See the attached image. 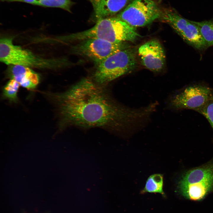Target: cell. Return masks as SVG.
<instances>
[{
    "instance_id": "1",
    "label": "cell",
    "mask_w": 213,
    "mask_h": 213,
    "mask_svg": "<svg viewBox=\"0 0 213 213\" xmlns=\"http://www.w3.org/2000/svg\"><path fill=\"white\" fill-rule=\"evenodd\" d=\"M53 97L59 106L62 128L97 127L116 133H131L143 128L149 115L146 106L133 108L121 104L104 86L88 78Z\"/></svg>"
},
{
    "instance_id": "2",
    "label": "cell",
    "mask_w": 213,
    "mask_h": 213,
    "mask_svg": "<svg viewBox=\"0 0 213 213\" xmlns=\"http://www.w3.org/2000/svg\"><path fill=\"white\" fill-rule=\"evenodd\" d=\"M139 36L135 28L116 17L99 20L93 27L88 29L60 36L57 40L66 42L96 38L113 43H119L133 42Z\"/></svg>"
},
{
    "instance_id": "3",
    "label": "cell",
    "mask_w": 213,
    "mask_h": 213,
    "mask_svg": "<svg viewBox=\"0 0 213 213\" xmlns=\"http://www.w3.org/2000/svg\"><path fill=\"white\" fill-rule=\"evenodd\" d=\"M0 60L7 65H19L40 69H55L68 63L64 59H46L13 44L12 38H3L0 41Z\"/></svg>"
},
{
    "instance_id": "4",
    "label": "cell",
    "mask_w": 213,
    "mask_h": 213,
    "mask_svg": "<svg viewBox=\"0 0 213 213\" xmlns=\"http://www.w3.org/2000/svg\"><path fill=\"white\" fill-rule=\"evenodd\" d=\"M136 54L135 48L130 46L110 56L98 65L93 75L94 82L104 86L131 73L137 65Z\"/></svg>"
},
{
    "instance_id": "5",
    "label": "cell",
    "mask_w": 213,
    "mask_h": 213,
    "mask_svg": "<svg viewBox=\"0 0 213 213\" xmlns=\"http://www.w3.org/2000/svg\"><path fill=\"white\" fill-rule=\"evenodd\" d=\"M178 187L183 196L194 201L201 200L213 192V162L185 172L178 181Z\"/></svg>"
},
{
    "instance_id": "6",
    "label": "cell",
    "mask_w": 213,
    "mask_h": 213,
    "mask_svg": "<svg viewBox=\"0 0 213 213\" xmlns=\"http://www.w3.org/2000/svg\"><path fill=\"white\" fill-rule=\"evenodd\" d=\"M162 13L152 0H133L117 17L136 28L150 24L160 17Z\"/></svg>"
},
{
    "instance_id": "7",
    "label": "cell",
    "mask_w": 213,
    "mask_h": 213,
    "mask_svg": "<svg viewBox=\"0 0 213 213\" xmlns=\"http://www.w3.org/2000/svg\"><path fill=\"white\" fill-rule=\"evenodd\" d=\"M80 41L72 47L73 53L88 58L97 65L111 55L131 46L127 42L113 43L96 38Z\"/></svg>"
},
{
    "instance_id": "8",
    "label": "cell",
    "mask_w": 213,
    "mask_h": 213,
    "mask_svg": "<svg viewBox=\"0 0 213 213\" xmlns=\"http://www.w3.org/2000/svg\"><path fill=\"white\" fill-rule=\"evenodd\" d=\"M211 90L206 86H190L170 95L166 101L167 108L196 111L204 106L211 99Z\"/></svg>"
},
{
    "instance_id": "9",
    "label": "cell",
    "mask_w": 213,
    "mask_h": 213,
    "mask_svg": "<svg viewBox=\"0 0 213 213\" xmlns=\"http://www.w3.org/2000/svg\"><path fill=\"white\" fill-rule=\"evenodd\" d=\"M137 52L142 64L146 68L155 72L163 70L165 64V54L158 40L147 41L139 47Z\"/></svg>"
},
{
    "instance_id": "10",
    "label": "cell",
    "mask_w": 213,
    "mask_h": 213,
    "mask_svg": "<svg viewBox=\"0 0 213 213\" xmlns=\"http://www.w3.org/2000/svg\"><path fill=\"white\" fill-rule=\"evenodd\" d=\"M7 75L15 80L20 86L28 90L35 89L38 84L40 77L31 68L19 65H10Z\"/></svg>"
},
{
    "instance_id": "11",
    "label": "cell",
    "mask_w": 213,
    "mask_h": 213,
    "mask_svg": "<svg viewBox=\"0 0 213 213\" xmlns=\"http://www.w3.org/2000/svg\"><path fill=\"white\" fill-rule=\"evenodd\" d=\"M130 0H90L97 21L110 17L123 8Z\"/></svg>"
},
{
    "instance_id": "12",
    "label": "cell",
    "mask_w": 213,
    "mask_h": 213,
    "mask_svg": "<svg viewBox=\"0 0 213 213\" xmlns=\"http://www.w3.org/2000/svg\"><path fill=\"white\" fill-rule=\"evenodd\" d=\"M187 43L194 48L203 50L207 47L198 26L192 21L176 32Z\"/></svg>"
},
{
    "instance_id": "13",
    "label": "cell",
    "mask_w": 213,
    "mask_h": 213,
    "mask_svg": "<svg viewBox=\"0 0 213 213\" xmlns=\"http://www.w3.org/2000/svg\"><path fill=\"white\" fill-rule=\"evenodd\" d=\"M163 175L161 174H154L150 175L146 181L144 187L141 191V193H158L165 196L163 190Z\"/></svg>"
},
{
    "instance_id": "14",
    "label": "cell",
    "mask_w": 213,
    "mask_h": 213,
    "mask_svg": "<svg viewBox=\"0 0 213 213\" xmlns=\"http://www.w3.org/2000/svg\"><path fill=\"white\" fill-rule=\"evenodd\" d=\"M192 21L198 27L207 47L213 46V20Z\"/></svg>"
},
{
    "instance_id": "15",
    "label": "cell",
    "mask_w": 213,
    "mask_h": 213,
    "mask_svg": "<svg viewBox=\"0 0 213 213\" xmlns=\"http://www.w3.org/2000/svg\"><path fill=\"white\" fill-rule=\"evenodd\" d=\"M20 86V84L15 80L10 79L3 88V97L10 102H17V93Z\"/></svg>"
},
{
    "instance_id": "16",
    "label": "cell",
    "mask_w": 213,
    "mask_h": 213,
    "mask_svg": "<svg viewBox=\"0 0 213 213\" xmlns=\"http://www.w3.org/2000/svg\"><path fill=\"white\" fill-rule=\"evenodd\" d=\"M71 0H36L34 4L42 6L58 7L70 12Z\"/></svg>"
},
{
    "instance_id": "17",
    "label": "cell",
    "mask_w": 213,
    "mask_h": 213,
    "mask_svg": "<svg viewBox=\"0 0 213 213\" xmlns=\"http://www.w3.org/2000/svg\"><path fill=\"white\" fill-rule=\"evenodd\" d=\"M196 111L206 118L213 129V99H210L204 106Z\"/></svg>"
},
{
    "instance_id": "18",
    "label": "cell",
    "mask_w": 213,
    "mask_h": 213,
    "mask_svg": "<svg viewBox=\"0 0 213 213\" xmlns=\"http://www.w3.org/2000/svg\"><path fill=\"white\" fill-rule=\"evenodd\" d=\"M36 0H16L15 1L26 2L34 4Z\"/></svg>"
},
{
    "instance_id": "19",
    "label": "cell",
    "mask_w": 213,
    "mask_h": 213,
    "mask_svg": "<svg viewBox=\"0 0 213 213\" xmlns=\"http://www.w3.org/2000/svg\"><path fill=\"white\" fill-rule=\"evenodd\" d=\"M9 0V1H15L16 0Z\"/></svg>"
}]
</instances>
